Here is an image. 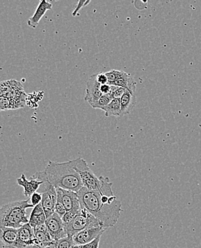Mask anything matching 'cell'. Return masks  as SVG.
<instances>
[{
  "label": "cell",
  "mask_w": 201,
  "mask_h": 248,
  "mask_svg": "<svg viewBox=\"0 0 201 248\" xmlns=\"http://www.w3.org/2000/svg\"><path fill=\"white\" fill-rule=\"evenodd\" d=\"M101 187L99 190L82 187L77 192L81 207L92 214L103 228H112L118 222L124 210L122 203L112 190L109 177L100 176Z\"/></svg>",
  "instance_id": "obj_1"
},
{
  "label": "cell",
  "mask_w": 201,
  "mask_h": 248,
  "mask_svg": "<svg viewBox=\"0 0 201 248\" xmlns=\"http://www.w3.org/2000/svg\"><path fill=\"white\" fill-rule=\"evenodd\" d=\"M106 117H121V100L113 99L108 106L103 109Z\"/></svg>",
  "instance_id": "obj_18"
},
{
  "label": "cell",
  "mask_w": 201,
  "mask_h": 248,
  "mask_svg": "<svg viewBox=\"0 0 201 248\" xmlns=\"http://www.w3.org/2000/svg\"><path fill=\"white\" fill-rule=\"evenodd\" d=\"M75 170L80 176L83 187L90 190H99L101 187L100 177H97L88 166L86 161L82 158L76 159Z\"/></svg>",
  "instance_id": "obj_6"
},
{
  "label": "cell",
  "mask_w": 201,
  "mask_h": 248,
  "mask_svg": "<svg viewBox=\"0 0 201 248\" xmlns=\"http://www.w3.org/2000/svg\"><path fill=\"white\" fill-rule=\"evenodd\" d=\"M46 225L52 240H58L67 236L62 218L57 213L46 218Z\"/></svg>",
  "instance_id": "obj_9"
},
{
  "label": "cell",
  "mask_w": 201,
  "mask_h": 248,
  "mask_svg": "<svg viewBox=\"0 0 201 248\" xmlns=\"http://www.w3.org/2000/svg\"><path fill=\"white\" fill-rule=\"evenodd\" d=\"M18 186H21L24 189V195L26 197H31L34 192H37L43 180H39L34 175L31 176L30 180L27 179L26 176L22 174L19 178L16 180Z\"/></svg>",
  "instance_id": "obj_12"
},
{
  "label": "cell",
  "mask_w": 201,
  "mask_h": 248,
  "mask_svg": "<svg viewBox=\"0 0 201 248\" xmlns=\"http://www.w3.org/2000/svg\"><path fill=\"white\" fill-rule=\"evenodd\" d=\"M76 160L64 162L49 161L44 172L46 180L55 188L77 192L83 187L80 176L75 170Z\"/></svg>",
  "instance_id": "obj_2"
},
{
  "label": "cell",
  "mask_w": 201,
  "mask_h": 248,
  "mask_svg": "<svg viewBox=\"0 0 201 248\" xmlns=\"http://www.w3.org/2000/svg\"><path fill=\"white\" fill-rule=\"evenodd\" d=\"M101 236H98L95 240H93V242L88 243V244L80 246V248H99V244H100Z\"/></svg>",
  "instance_id": "obj_28"
},
{
  "label": "cell",
  "mask_w": 201,
  "mask_h": 248,
  "mask_svg": "<svg viewBox=\"0 0 201 248\" xmlns=\"http://www.w3.org/2000/svg\"><path fill=\"white\" fill-rule=\"evenodd\" d=\"M100 86L101 85L97 80V74L91 75L87 81L85 100L92 107L103 95Z\"/></svg>",
  "instance_id": "obj_11"
},
{
  "label": "cell",
  "mask_w": 201,
  "mask_h": 248,
  "mask_svg": "<svg viewBox=\"0 0 201 248\" xmlns=\"http://www.w3.org/2000/svg\"><path fill=\"white\" fill-rule=\"evenodd\" d=\"M100 226H102L101 223L86 209L81 207L80 210L76 215L71 223L64 227L67 235L73 237L78 232L84 231V230Z\"/></svg>",
  "instance_id": "obj_5"
},
{
  "label": "cell",
  "mask_w": 201,
  "mask_h": 248,
  "mask_svg": "<svg viewBox=\"0 0 201 248\" xmlns=\"http://www.w3.org/2000/svg\"><path fill=\"white\" fill-rule=\"evenodd\" d=\"M121 100V117L129 115L136 105V97L135 94L126 90Z\"/></svg>",
  "instance_id": "obj_15"
},
{
  "label": "cell",
  "mask_w": 201,
  "mask_h": 248,
  "mask_svg": "<svg viewBox=\"0 0 201 248\" xmlns=\"http://www.w3.org/2000/svg\"><path fill=\"white\" fill-rule=\"evenodd\" d=\"M97 80L100 85H106L108 84V80L107 76L106 75V73H100L97 74Z\"/></svg>",
  "instance_id": "obj_30"
},
{
  "label": "cell",
  "mask_w": 201,
  "mask_h": 248,
  "mask_svg": "<svg viewBox=\"0 0 201 248\" xmlns=\"http://www.w3.org/2000/svg\"><path fill=\"white\" fill-rule=\"evenodd\" d=\"M91 3V1H78V4L77 7H76V10L73 11V16H76L78 15V13H79V10L82 8V7H85V6L88 5V4Z\"/></svg>",
  "instance_id": "obj_29"
},
{
  "label": "cell",
  "mask_w": 201,
  "mask_h": 248,
  "mask_svg": "<svg viewBox=\"0 0 201 248\" xmlns=\"http://www.w3.org/2000/svg\"><path fill=\"white\" fill-rule=\"evenodd\" d=\"M111 85L109 84H106V85H103L100 86V92L103 94H109L110 93Z\"/></svg>",
  "instance_id": "obj_32"
},
{
  "label": "cell",
  "mask_w": 201,
  "mask_h": 248,
  "mask_svg": "<svg viewBox=\"0 0 201 248\" xmlns=\"http://www.w3.org/2000/svg\"><path fill=\"white\" fill-rule=\"evenodd\" d=\"M110 85V93H109V94H110L112 100L113 99H121L124 96V93H125V89L115 86V85Z\"/></svg>",
  "instance_id": "obj_24"
},
{
  "label": "cell",
  "mask_w": 201,
  "mask_h": 248,
  "mask_svg": "<svg viewBox=\"0 0 201 248\" xmlns=\"http://www.w3.org/2000/svg\"><path fill=\"white\" fill-rule=\"evenodd\" d=\"M66 212H67V210H66L65 207L63 205L62 202L57 200L56 204H55V213H57L62 218L63 216L65 214Z\"/></svg>",
  "instance_id": "obj_26"
},
{
  "label": "cell",
  "mask_w": 201,
  "mask_h": 248,
  "mask_svg": "<svg viewBox=\"0 0 201 248\" xmlns=\"http://www.w3.org/2000/svg\"><path fill=\"white\" fill-rule=\"evenodd\" d=\"M32 204L27 201H15L0 207V225L19 229L25 224L29 223L27 209Z\"/></svg>",
  "instance_id": "obj_3"
},
{
  "label": "cell",
  "mask_w": 201,
  "mask_h": 248,
  "mask_svg": "<svg viewBox=\"0 0 201 248\" xmlns=\"http://www.w3.org/2000/svg\"><path fill=\"white\" fill-rule=\"evenodd\" d=\"M71 248H80V246H77V245H75Z\"/></svg>",
  "instance_id": "obj_33"
},
{
  "label": "cell",
  "mask_w": 201,
  "mask_h": 248,
  "mask_svg": "<svg viewBox=\"0 0 201 248\" xmlns=\"http://www.w3.org/2000/svg\"><path fill=\"white\" fill-rule=\"evenodd\" d=\"M106 228L103 227H95V228H88L78 232L73 236L75 245L84 246L91 243L95 240L98 236L102 235L106 231Z\"/></svg>",
  "instance_id": "obj_10"
},
{
  "label": "cell",
  "mask_w": 201,
  "mask_h": 248,
  "mask_svg": "<svg viewBox=\"0 0 201 248\" xmlns=\"http://www.w3.org/2000/svg\"><path fill=\"white\" fill-rule=\"evenodd\" d=\"M73 246H75V243L73 236L67 235L57 240V248H71Z\"/></svg>",
  "instance_id": "obj_22"
},
{
  "label": "cell",
  "mask_w": 201,
  "mask_h": 248,
  "mask_svg": "<svg viewBox=\"0 0 201 248\" xmlns=\"http://www.w3.org/2000/svg\"><path fill=\"white\" fill-rule=\"evenodd\" d=\"M34 237L37 240V244L47 243V242L53 241L49 232H43V231H34Z\"/></svg>",
  "instance_id": "obj_21"
},
{
  "label": "cell",
  "mask_w": 201,
  "mask_h": 248,
  "mask_svg": "<svg viewBox=\"0 0 201 248\" xmlns=\"http://www.w3.org/2000/svg\"><path fill=\"white\" fill-rule=\"evenodd\" d=\"M52 3L49 2V1H46V0H41L39 2L37 10L34 12V15L28 19V26L31 27L32 29H35L37 25H39V22L41 20L43 16L46 15V12L48 10H52Z\"/></svg>",
  "instance_id": "obj_13"
},
{
  "label": "cell",
  "mask_w": 201,
  "mask_h": 248,
  "mask_svg": "<svg viewBox=\"0 0 201 248\" xmlns=\"http://www.w3.org/2000/svg\"><path fill=\"white\" fill-rule=\"evenodd\" d=\"M31 204L33 207H35L37 204L41 203L42 195L40 192H36L31 197Z\"/></svg>",
  "instance_id": "obj_27"
},
{
  "label": "cell",
  "mask_w": 201,
  "mask_h": 248,
  "mask_svg": "<svg viewBox=\"0 0 201 248\" xmlns=\"http://www.w3.org/2000/svg\"><path fill=\"white\" fill-rule=\"evenodd\" d=\"M19 108H22L19 102L0 94V112L8 110V109H19Z\"/></svg>",
  "instance_id": "obj_19"
},
{
  "label": "cell",
  "mask_w": 201,
  "mask_h": 248,
  "mask_svg": "<svg viewBox=\"0 0 201 248\" xmlns=\"http://www.w3.org/2000/svg\"><path fill=\"white\" fill-rule=\"evenodd\" d=\"M124 74V72L121 71V70H112L110 71L107 72V73H106V75L107 76L108 84L112 85L115 81L118 80L121 77H123Z\"/></svg>",
  "instance_id": "obj_23"
},
{
  "label": "cell",
  "mask_w": 201,
  "mask_h": 248,
  "mask_svg": "<svg viewBox=\"0 0 201 248\" xmlns=\"http://www.w3.org/2000/svg\"><path fill=\"white\" fill-rule=\"evenodd\" d=\"M77 214V213H76V212L75 211L66 212L65 214H64L62 217V220L63 224H64V226H67L69 224L71 223L72 221L73 220V219H74V217H76V216Z\"/></svg>",
  "instance_id": "obj_25"
},
{
  "label": "cell",
  "mask_w": 201,
  "mask_h": 248,
  "mask_svg": "<svg viewBox=\"0 0 201 248\" xmlns=\"http://www.w3.org/2000/svg\"><path fill=\"white\" fill-rule=\"evenodd\" d=\"M56 191L58 195L57 200L62 202L67 212L75 211L79 213L81 205L77 192L61 188H56Z\"/></svg>",
  "instance_id": "obj_8"
},
{
  "label": "cell",
  "mask_w": 201,
  "mask_h": 248,
  "mask_svg": "<svg viewBox=\"0 0 201 248\" xmlns=\"http://www.w3.org/2000/svg\"><path fill=\"white\" fill-rule=\"evenodd\" d=\"M112 100V98L111 97L110 94H103L99 99L98 101L93 105V108L94 109H100L103 110V109L108 106Z\"/></svg>",
  "instance_id": "obj_20"
},
{
  "label": "cell",
  "mask_w": 201,
  "mask_h": 248,
  "mask_svg": "<svg viewBox=\"0 0 201 248\" xmlns=\"http://www.w3.org/2000/svg\"><path fill=\"white\" fill-rule=\"evenodd\" d=\"M46 216L41 203L34 207L29 219V224L34 228L38 225L46 223Z\"/></svg>",
  "instance_id": "obj_16"
},
{
  "label": "cell",
  "mask_w": 201,
  "mask_h": 248,
  "mask_svg": "<svg viewBox=\"0 0 201 248\" xmlns=\"http://www.w3.org/2000/svg\"><path fill=\"white\" fill-rule=\"evenodd\" d=\"M13 248H39L34 230L29 223L18 229L17 240Z\"/></svg>",
  "instance_id": "obj_7"
},
{
  "label": "cell",
  "mask_w": 201,
  "mask_h": 248,
  "mask_svg": "<svg viewBox=\"0 0 201 248\" xmlns=\"http://www.w3.org/2000/svg\"><path fill=\"white\" fill-rule=\"evenodd\" d=\"M18 237V229L0 225V241L7 248H13Z\"/></svg>",
  "instance_id": "obj_14"
},
{
  "label": "cell",
  "mask_w": 201,
  "mask_h": 248,
  "mask_svg": "<svg viewBox=\"0 0 201 248\" xmlns=\"http://www.w3.org/2000/svg\"><path fill=\"white\" fill-rule=\"evenodd\" d=\"M39 248H57V240L53 241L47 242V243H41L39 245Z\"/></svg>",
  "instance_id": "obj_31"
},
{
  "label": "cell",
  "mask_w": 201,
  "mask_h": 248,
  "mask_svg": "<svg viewBox=\"0 0 201 248\" xmlns=\"http://www.w3.org/2000/svg\"><path fill=\"white\" fill-rule=\"evenodd\" d=\"M34 175L39 180H43L38 192L42 195L41 204L46 213V218H48L55 213V204L58 199L56 188L46 180L44 171L37 172Z\"/></svg>",
  "instance_id": "obj_4"
},
{
  "label": "cell",
  "mask_w": 201,
  "mask_h": 248,
  "mask_svg": "<svg viewBox=\"0 0 201 248\" xmlns=\"http://www.w3.org/2000/svg\"><path fill=\"white\" fill-rule=\"evenodd\" d=\"M112 85L125 89L127 91L135 94L136 90V82L130 74L124 73L118 80L115 81Z\"/></svg>",
  "instance_id": "obj_17"
}]
</instances>
